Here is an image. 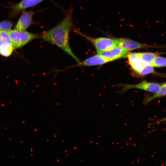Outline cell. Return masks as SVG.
Instances as JSON below:
<instances>
[{
    "instance_id": "277c9868",
    "label": "cell",
    "mask_w": 166,
    "mask_h": 166,
    "mask_svg": "<svg viewBox=\"0 0 166 166\" xmlns=\"http://www.w3.org/2000/svg\"><path fill=\"white\" fill-rule=\"evenodd\" d=\"M128 54L127 50L118 45L105 51L97 52V54L102 56L109 61L126 57Z\"/></svg>"
},
{
    "instance_id": "8fae6325",
    "label": "cell",
    "mask_w": 166,
    "mask_h": 166,
    "mask_svg": "<svg viewBox=\"0 0 166 166\" xmlns=\"http://www.w3.org/2000/svg\"><path fill=\"white\" fill-rule=\"evenodd\" d=\"M127 56L131 67L135 72L138 73L145 64L143 62L136 53H128Z\"/></svg>"
},
{
    "instance_id": "e0dca14e",
    "label": "cell",
    "mask_w": 166,
    "mask_h": 166,
    "mask_svg": "<svg viewBox=\"0 0 166 166\" xmlns=\"http://www.w3.org/2000/svg\"><path fill=\"white\" fill-rule=\"evenodd\" d=\"M159 122H165L166 123V117L161 119L159 121Z\"/></svg>"
},
{
    "instance_id": "6da1fadb",
    "label": "cell",
    "mask_w": 166,
    "mask_h": 166,
    "mask_svg": "<svg viewBox=\"0 0 166 166\" xmlns=\"http://www.w3.org/2000/svg\"><path fill=\"white\" fill-rule=\"evenodd\" d=\"M73 9H69L65 18L59 24L42 34L41 38L45 42L55 45L72 57L79 63V59L72 52L69 42V36L73 28L72 23Z\"/></svg>"
},
{
    "instance_id": "5bb4252c",
    "label": "cell",
    "mask_w": 166,
    "mask_h": 166,
    "mask_svg": "<svg viewBox=\"0 0 166 166\" xmlns=\"http://www.w3.org/2000/svg\"><path fill=\"white\" fill-rule=\"evenodd\" d=\"M153 67H161L166 66V58L157 56L149 64Z\"/></svg>"
},
{
    "instance_id": "7c38bea8",
    "label": "cell",
    "mask_w": 166,
    "mask_h": 166,
    "mask_svg": "<svg viewBox=\"0 0 166 166\" xmlns=\"http://www.w3.org/2000/svg\"><path fill=\"white\" fill-rule=\"evenodd\" d=\"M136 53L145 65L149 64L155 57L161 54L160 53L150 52Z\"/></svg>"
},
{
    "instance_id": "5b68a950",
    "label": "cell",
    "mask_w": 166,
    "mask_h": 166,
    "mask_svg": "<svg viewBox=\"0 0 166 166\" xmlns=\"http://www.w3.org/2000/svg\"><path fill=\"white\" fill-rule=\"evenodd\" d=\"M117 45L126 50H132L139 49H148L158 47V46L148 45L140 43L128 38H115Z\"/></svg>"
},
{
    "instance_id": "9a60e30c",
    "label": "cell",
    "mask_w": 166,
    "mask_h": 166,
    "mask_svg": "<svg viewBox=\"0 0 166 166\" xmlns=\"http://www.w3.org/2000/svg\"><path fill=\"white\" fill-rule=\"evenodd\" d=\"M154 72L153 67L149 64H145L138 73L140 76H144Z\"/></svg>"
},
{
    "instance_id": "3957f363",
    "label": "cell",
    "mask_w": 166,
    "mask_h": 166,
    "mask_svg": "<svg viewBox=\"0 0 166 166\" xmlns=\"http://www.w3.org/2000/svg\"><path fill=\"white\" fill-rule=\"evenodd\" d=\"M73 28L76 33L85 38L95 46L97 52H101L109 49L117 45L115 38L107 37L92 38L88 36L79 31L74 26Z\"/></svg>"
},
{
    "instance_id": "52a82bcc",
    "label": "cell",
    "mask_w": 166,
    "mask_h": 166,
    "mask_svg": "<svg viewBox=\"0 0 166 166\" xmlns=\"http://www.w3.org/2000/svg\"><path fill=\"white\" fill-rule=\"evenodd\" d=\"M161 86L159 84L148 82L144 80L137 84L124 85L122 92H124L132 89H137L156 93L159 91Z\"/></svg>"
},
{
    "instance_id": "2e32d148",
    "label": "cell",
    "mask_w": 166,
    "mask_h": 166,
    "mask_svg": "<svg viewBox=\"0 0 166 166\" xmlns=\"http://www.w3.org/2000/svg\"><path fill=\"white\" fill-rule=\"evenodd\" d=\"M12 23L10 21H4L0 22V30L8 31L11 30Z\"/></svg>"
},
{
    "instance_id": "8992f818",
    "label": "cell",
    "mask_w": 166,
    "mask_h": 166,
    "mask_svg": "<svg viewBox=\"0 0 166 166\" xmlns=\"http://www.w3.org/2000/svg\"><path fill=\"white\" fill-rule=\"evenodd\" d=\"M14 50L7 31L0 30V54L4 57H8Z\"/></svg>"
},
{
    "instance_id": "9c48e42d",
    "label": "cell",
    "mask_w": 166,
    "mask_h": 166,
    "mask_svg": "<svg viewBox=\"0 0 166 166\" xmlns=\"http://www.w3.org/2000/svg\"><path fill=\"white\" fill-rule=\"evenodd\" d=\"M44 0H22L12 7L10 16L15 17L26 9L33 7Z\"/></svg>"
},
{
    "instance_id": "30bf717a",
    "label": "cell",
    "mask_w": 166,
    "mask_h": 166,
    "mask_svg": "<svg viewBox=\"0 0 166 166\" xmlns=\"http://www.w3.org/2000/svg\"><path fill=\"white\" fill-rule=\"evenodd\" d=\"M109 62L102 56L97 54L88 58L75 66H90L101 65Z\"/></svg>"
},
{
    "instance_id": "ba28073f",
    "label": "cell",
    "mask_w": 166,
    "mask_h": 166,
    "mask_svg": "<svg viewBox=\"0 0 166 166\" xmlns=\"http://www.w3.org/2000/svg\"><path fill=\"white\" fill-rule=\"evenodd\" d=\"M36 12L24 11L21 14L14 29L26 30L33 23L32 18Z\"/></svg>"
},
{
    "instance_id": "7a4b0ae2",
    "label": "cell",
    "mask_w": 166,
    "mask_h": 166,
    "mask_svg": "<svg viewBox=\"0 0 166 166\" xmlns=\"http://www.w3.org/2000/svg\"><path fill=\"white\" fill-rule=\"evenodd\" d=\"M12 42L14 50L20 48L31 41L40 38L41 34H34L27 31L14 29L7 31Z\"/></svg>"
},
{
    "instance_id": "4fadbf2b",
    "label": "cell",
    "mask_w": 166,
    "mask_h": 166,
    "mask_svg": "<svg viewBox=\"0 0 166 166\" xmlns=\"http://www.w3.org/2000/svg\"><path fill=\"white\" fill-rule=\"evenodd\" d=\"M166 95V83L161 85L159 91L152 96L146 97L144 100V102L148 103L154 99Z\"/></svg>"
}]
</instances>
